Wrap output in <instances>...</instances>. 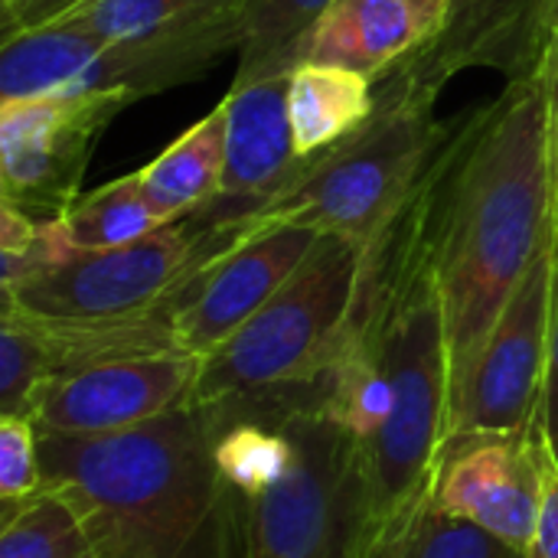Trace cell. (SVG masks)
<instances>
[{
	"label": "cell",
	"mask_w": 558,
	"mask_h": 558,
	"mask_svg": "<svg viewBox=\"0 0 558 558\" xmlns=\"http://www.w3.org/2000/svg\"><path fill=\"white\" fill-rule=\"evenodd\" d=\"M558 242L543 59L441 144L435 265L448 327L451 422L474 363L536 258Z\"/></svg>",
	"instance_id": "obj_1"
},
{
	"label": "cell",
	"mask_w": 558,
	"mask_h": 558,
	"mask_svg": "<svg viewBox=\"0 0 558 558\" xmlns=\"http://www.w3.org/2000/svg\"><path fill=\"white\" fill-rule=\"evenodd\" d=\"M438 170L441 147L392 222L366 245L347 324L343 343L373 353L392 389V415L363 448L360 558L389 556L425 510L451 435L448 327L435 265Z\"/></svg>",
	"instance_id": "obj_2"
},
{
	"label": "cell",
	"mask_w": 558,
	"mask_h": 558,
	"mask_svg": "<svg viewBox=\"0 0 558 558\" xmlns=\"http://www.w3.org/2000/svg\"><path fill=\"white\" fill-rule=\"evenodd\" d=\"M219 418L180 405L95 438H39L43 481L82 513L98 558H239L245 500L216 468Z\"/></svg>",
	"instance_id": "obj_3"
},
{
	"label": "cell",
	"mask_w": 558,
	"mask_h": 558,
	"mask_svg": "<svg viewBox=\"0 0 558 558\" xmlns=\"http://www.w3.org/2000/svg\"><path fill=\"white\" fill-rule=\"evenodd\" d=\"M441 85L412 56L389 65L376 78L369 121L314 154L304 173L248 219V232L294 222L369 245L412 196L451 128V121H435Z\"/></svg>",
	"instance_id": "obj_4"
},
{
	"label": "cell",
	"mask_w": 558,
	"mask_h": 558,
	"mask_svg": "<svg viewBox=\"0 0 558 558\" xmlns=\"http://www.w3.org/2000/svg\"><path fill=\"white\" fill-rule=\"evenodd\" d=\"M366 245L320 232L298 271L219 350L199 360L190 405L314 383L343 350Z\"/></svg>",
	"instance_id": "obj_5"
},
{
	"label": "cell",
	"mask_w": 558,
	"mask_h": 558,
	"mask_svg": "<svg viewBox=\"0 0 558 558\" xmlns=\"http://www.w3.org/2000/svg\"><path fill=\"white\" fill-rule=\"evenodd\" d=\"M271 396L294 461L275 487L245 500L242 558H360L363 445L324 412L320 379L278 386Z\"/></svg>",
	"instance_id": "obj_6"
},
{
	"label": "cell",
	"mask_w": 558,
	"mask_h": 558,
	"mask_svg": "<svg viewBox=\"0 0 558 558\" xmlns=\"http://www.w3.org/2000/svg\"><path fill=\"white\" fill-rule=\"evenodd\" d=\"M242 49V13L134 39L39 26L0 46V101L39 95H128L141 101L193 82Z\"/></svg>",
	"instance_id": "obj_7"
},
{
	"label": "cell",
	"mask_w": 558,
	"mask_h": 558,
	"mask_svg": "<svg viewBox=\"0 0 558 558\" xmlns=\"http://www.w3.org/2000/svg\"><path fill=\"white\" fill-rule=\"evenodd\" d=\"M216 258H222V252H216L190 219H177L121 248L72 252L16 291L0 294V304L52 320L134 317L177 298Z\"/></svg>",
	"instance_id": "obj_8"
},
{
	"label": "cell",
	"mask_w": 558,
	"mask_h": 558,
	"mask_svg": "<svg viewBox=\"0 0 558 558\" xmlns=\"http://www.w3.org/2000/svg\"><path fill=\"white\" fill-rule=\"evenodd\" d=\"M128 105V95L0 101V203L36 222L62 219L82 196L95 144Z\"/></svg>",
	"instance_id": "obj_9"
},
{
	"label": "cell",
	"mask_w": 558,
	"mask_h": 558,
	"mask_svg": "<svg viewBox=\"0 0 558 558\" xmlns=\"http://www.w3.org/2000/svg\"><path fill=\"white\" fill-rule=\"evenodd\" d=\"M556 278L558 242L536 258L487 337L464 386L448 441L458 435H513L536 425L549 376Z\"/></svg>",
	"instance_id": "obj_10"
},
{
	"label": "cell",
	"mask_w": 558,
	"mask_h": 558,
	"mask_svg": "<svg viewBox=\"0 0 558 558\" xmlns=\"http://www.w3.org/2000/svg\"><path fill=\"white\" fill-rule=\"evenodd\" d=\"M288 75L232 85L226 105V170L219 193L193 209L190 226L216 248L248 239V219L275 203L307 167L288 121Z\"/></svg>",
	"instance_id": "obj_11"
},
{
	"label": "cell",
	"mask_w": 558,
	"mask_h": 558,
	"mask_svg": "<svg viewBox=\"0 0 558 558\" xmlns=\"http://www.w3.org/2000/svg\"><path fill=\"white\" fill-rule=\"evenodd\" d=\"M199 356L163 353L95 363L49 379L29 402L39 438L114 435L190 405Z\"/></svg>",
	"instance_id": "obj_12"
},
{
	"label": "cell",
	"mask_w": 558,
	"mask_h": 558,
	"mask_svg": "<svg viewBox=\"0 0 558 558\" xmlns=\"http://www.w3.org/2000/svg\"><path fill=\"white\" fill-rule=\"evenodd\" d=\"M432 504L530 553L543 504L536 425L513 435L451 438L441 451Z\"/></svg>",
	"instance_id": "obj_13"
},
{
	"label": "cell",
	"mask_w": 558,
	"mask_h": 558,
	"mask_svg": "<svg viewBox=\"0 0 558 558\" xmlns=\"http://www.w3.org/2000/svg\"><path fill=\"white\" fill-rule=\"evenodd\" d=\"M317 239L320 232L311 226L278 222L203 268L183 288L173 314L180 353L203 360L219 350L298 271Z\"/></svg>",
	"instance_id": "obj_14"
},
{
	"label": "cell",
	"mask_w": 558,
	"mask_h": 558,
	"mask_svg": "<svg viewBox=\"0 0 558 558\" xmlns=\"http://www.w3.org/2000/svg\"><path fill=\"white\" fill-rule=\"evenodd\" d=\"M454 0H333L304 36L298 65L320 62L379 78L389 65L438 36Z\"/></svg>",
	"instance_id": "obj_15"
},
{
	"label": "cell",
	"mask_w": 558,
	"mask_h": 558,
	"mask_svg": "<svg viewBox=\"0 0 558 558\" xmlns=\"http://www.w3.org/2000/svg\"><path fill=\"white\" fill-rule=\"evenodd\" d=\"M376 108V82L320 62H301L288 82V121L294 150L314 157L363 128Z\"/></svg>",
	"instance_id": "obj_16"
},
{
	"label": "cell",
	"mask_w": 558,
	"mask_h": 558,
	"mask_svg": "<svg viewBox=\"0 0 558 558\" xmlns=\"http://www.w3.org/2000/svg\"><path fill=\"white\" fill-rule=\"evenodd\" d=\"M226 170V105L219 101L203 121L183 131L157 160L137 170L147 199L173 222L209 203Z\"/></svg>",
	"instance_id": "obj_17"
},
{
	"label": "cell",
	"mask_w": 558,
	"mask_h": 558,
	"mask_svg": "<svg viewBox=\"0 0 558 558\" xmlns=\"http://www.w3.org/2000/svg\"><path fill=\"white\" fill-rule=\"evenodd\" d=\"M72 252H105L131 245L173 219L163 216L141 190L137 173L82 193L62 219H52Z\"/></svg>",
	"instance_id": "obj_18"
},
{
	"label": "cell",
	"mask_w": 558,
	"mask_h": 558,
	"mask_svg": "<svg viewBox=\"0 0 558 558\" xmlns=\"http://www.w3.org/2000/svg\"><path fill=\"white\" fill-rule=\"evenodd\" d=\"M0 558H98L72 497L43 484L33 497L0 504Z\"/></svg>",
	"instance_id": "obj_19"
},
{
	"label": "cell",
	"mask_w": 558,
	"mask_h": 558,
	"mask_svg": "<svg viewBox=\"0 0 558 558\" xmlns=\"http://www.w3.org/2000/svg\"><path fill=\"white\" fill-rule=\"evenodd\" d=\"M333 0H245L242 49L232 85L288 75L298 65L304 36Z\"/></svg>",
	"instance_id": "obj_20"
},
{
	"label": "cell",
	"mask_w": 558,
	"mask_h": 558,
	"mask_svg": "<svg viewBox=\"0 0 558 558\" xmlns=\"http://www.w3.org/2000/svg\"><path fill=\"white\" fill-rule=\"evenodd\" d=\"M242 3L245 0H82L78 7H72L52 23L101 39H134V36L235 16L242 13Z\"/></svg>",
	"instance_id": "obj_21"
},
{
	"label": "cell",
	"mask_w": 558,
	"mask_h": 558,
	"mask_svg": "<svg viewBox=\"0 0 558 558\" xmlns=\"http://www.w3.org/2000/svg\"><path fill=\"white\" fill-rule=\"evenodd\" d=\"M386 558H530L523 549L481 530L471 520L438 510L432 500Z\"/></svg>",
	"instance_id": "obj_22"
},
{
	"label": "cell",
	"mask_w": 558,
	"mask_h": 558,
	"mask_svg": "<svg viewBox=\"0 0 558 558\" xmlns=\"http://www.w3.org/2000/svg\"><path fill=\"white\" fill-rule=\"evenodd\" d=\"M49 379L52 373L36 337L16 314L0 311V415H26Z\"/></svg>",
	"instance_id": "obj_23"
},
{
	"label": "cell",
	"mask_w": 558,
	"mask_h": 558,
	"mask_svg": "<svg viewBox=\"0 0 558 558\" xmlns=\"http://www.w3.org/2000/svg\"><path fill=\"white\" fill-rule=\"evenodd\" d=\"M39 432L29 415H0V504L33 497L43 487Z\"/></svg>",
	"instance_id": "obj_24"
},
{
	"label": "cell",
	"mask_w": 558,
	"mask_h": 558,
	"mask_svg": "<svg viewBox=\"0 0 558 558\" xmlns=\"http://www.w3.org/2000/svg\"><path fill=\"white\" fill-rule=\"evenodd\" d=\"M536 435H539V464H543V504H539V520L533 533L530 558H558V448L553 445L549 432L536 418Z\"/></svg>",
	"instance_id": "obj_25"
},
{
	"label": "cell",
	"mask_w": 558,
	"mask_h": 558,
	"mask_svg": "<svg viewBox=\"0 0 558 558\" xmlns=\"http://www.w3.org/2000/svg\"><path fill=\"white\" fill-rule=\"evenodd\" d=\"M82 0H13L3 13H0V26H3V39L26 33V29H39L52 20H59L62 13H69L72 7H78Z\"/></svg>",
	"instance_id": "obj_26"
},
{
	"label": "cell",
	"mask_w": 558,
	"mask_h": 558,
	"mask_svg": "<svg viewBox=\"0 0 558 558\" xmlns=\"http://www.w3.org/2000/svg\"><path fill=\"white\" fill-rule=\"evenodd\" d=\"M539 425L549 432L553 445L558 448V278L556 304H553V333H549V376H546V396L539 409Z\"/></svg>",
	"instance_id": "obj_27"
},
{
	"label": "cell",
	"mask_w": 558,
	"mask_h": 558,
	"mask_svg": "<svg viewBox=\"0 0 558 558\" xmlns=\"http://www.w3.org/2000/svg\"><path fill=\"white\" fill-rule=\"evenodd\" d=\"M39 232V222L20 213L16 206L0 203V255H16L23 252Z\"/></svg>",
	"instance_id": "obj_28"
},
{
	"label": "cell",
	"mask_w": 558,
	"mask_h": 558,
	"mask_svg": "<svg viewBox=\"0 0 558 558\" xmlns=\"http://www.w3.org/2000/svg\"><path fill=\"white\" fill-rule=\"evenodd\" d=\"M546 69V105H549V141H553V173H556V199H558V33L543 52Z\"/></svg>",
	"instance_id": "obj_29"
},
{
	"label": "cell",
	"mask_w": 558,
	"mask_h": 558,
	"mask_svg": "<svg viewBox=\"0 0 558 558\" xmlns=\"http://www.w3.org/2000/svg\"><path fill=\"white\" fill-rule=\"evenodd\" d=\"M530 7V23H533V36L539 46V56L546 52V46L553 43L558 33V0H526Z\"/></svg>",
	"instance_id": "obj_30"
},
{
	"label": "cell",
	"mask_w": 558,
	"mask_h": 558,
	"mask_svg": "<svg viewBox=\"0 0 558 558\" xmlns=\"http://www.w3.org/2000/svg\"><path fill=\"white\" fill-rule=\"evenodd\" d=\"M10 3H13V0H0V10H7Z\"/></svg>",
	"instance_id": "obj_31"
}]
</instances>
